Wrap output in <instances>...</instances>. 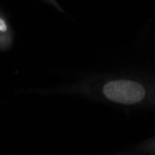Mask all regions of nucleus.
<instances>
[{"mask_svg":"<svg viewBox=\"0 0 155 155\" xmlns=\"http://www.w3.org/2000/svg\"><path fill=\"white\" fill-rule=\"evenodd\" d=\"M150 84L132 78H114L97 81L96 79L80 80L71 87L77 92L101 94L107 101L122 105L141 103L151 94Z\"/></svg>","mask_w":155,"mask_h":155,"instance_id":"1","label":"nucleus"},{"mask_svg":"<svg viewBox=\"0 0 155 155\" xmlns=\"http://www.w3.org/2000/svg\"><path fill=\"white\" fill-rule=\"evenodd\" d=\"M10 41L8 25L4 18L0 16V48H6Z\"/></svg>","mask_w":155,"mask_h":155,"instance_id":"2","label":"nucleus"}]
</instances>
